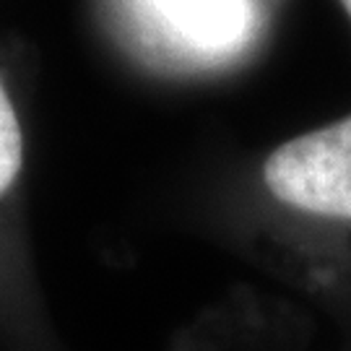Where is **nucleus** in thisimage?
<instances>
[{"label": "nucleus", "mask_w": 351, "mask_h": 351, "mask_svg": "<svg viewBox=\"0 0 351 351\" xmlns=\"http://www.w3.org/2000/svg\"><path fill=\"white\" fill-rule=\"evenodd\" d=\"M263 177L284 206L351 221V117L278 146Z\"/></svg>", "instance_id": "1"}, {"label": "nucleus", "mask_w": 351, "mask_h": 351, "mask_svg": "<svg viewBox=\"0 0 351 351\" xmlns=\"http://www.w3.org/2000/svg\"><path fill=\"white\" fill-rule=\"evenodd\" d=\"M154 11L201 52L239 47L250 29L247 0H149Z\"/></svg>", "instance_id": "2"}, {"label": "nucleus", "mask_w": 351, "mask_h": 351, "mask_svg": "<svg viewBox=\"0 0 351 351\" xmlns=\"http://www.w3.org/2000/svg\"><path fill=\"white\" fill-rule=\"evenodd\" d=\"M21 159H24V143H21L19 117L8 91L0 81V198L16 182V177L21 172Z\"/></svg>", "instance_id": "3"}, {"label": "nucleus", "mask_w": 351, "mask_h": 351, "mask_svg": "<svg viewBox=\"0 0 351 351\" xmlns=\"http://www.w3.org/2000/svg\"><path fill=\"white\" fill-rule=\"evenodd\" d=\"M343 5H346V11L351 13V0H343Z\"/></svg>", "instance_id": "4"}]
</instances>
